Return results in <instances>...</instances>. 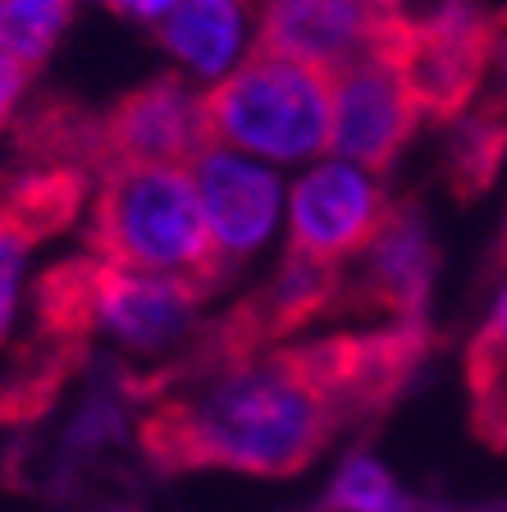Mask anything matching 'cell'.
<instances>
[{"label":"cell","mask_w":507,"mask_h":512,"mask_svg":"<svg viewBox=\"0 0 507 512\" xmlns=\"http://www.w3.org/2000/svg\"><path fill=\"white\" fill-rule=\"evenodd\" d=\"M329 503L343 512H402L407 508L402 490L393 485V476L375 458H352L348 467L338 471Z\"/></svg>","instance_id":"16"},{"label":"cell","mask_w":507,"mask_h":512,"mask_svg":"<svg viewBox=\"0 0 507 512\" xmlns=\"http://www.w3.org/2000/svg\"><path fill=\"white\" fill-rule=\"evenodd\" d=\"M476 101L507 106V5L503 10H489V69H485V87H480Z\"/></svg>","instance_id":"17"},{"label":"cell","mask_w":507,"mask_h":512,"mask_svg":"<svg viewBox=\"0 0 507 512\" xmlns=\"http://www.w3.org/2000/svg\"><path fill=\"white\" fill-rule=\"evenodd\" d=\"M32 78H37V74H28L23 64H14V60H5V55H0V133H10V128H14V119H19V110H23V96H28Z\"/></svg>","instance_id":"18"},{"label":"cell","mask_w":507,"mask_h":512,"mask_svg":"<svg viewBox=\"0 0 507 512\" xmlns=\"http://www.w3.org/2000/svg\"><path fill=\"white\" fill-rule=\"evenodd\" d=\"M425 124H457L485 87L489 69V5L485 0H434L416 10L398 37Z\"/></svg>","instance_id":"5"},{"label":"cell","mask_w":507,"mask_h":512,"mask_svg":"<svg viewBox=\"0 0 507 512\" xmlns=\"http://www.w3.org/2000/svg\"><path fill=\"white\" fill-rule=\"evenodd\" d=\"M393 215V202L375 174L343 165V160H316L288 192V238L284 256L311 261L325 270H348L380 234Z\"/></svg>","instance_id":"6"},{"label":"cell","mask_w":507,"mask_h":512,"mask_svg":"<svg viewBox=\"0 0 507 512\" xmlns=\"http://www.w3.org/2000/svg\"><path fill=\"white\" fill-rule=\"evenodd\" d=\"M78 0H0V55L37 74L74 23Z\"/></svg>","instance_id":"15"},{"label":"cell","mask_w":507,"mask_h":512,"mask_svg":"<svg viewBox=\"0 0 507 512\" xmlns=\"http://www.w3.org/2000/svg\"><path fill=\"white\" fill-rule=\"evenodd\" d=\"M398 37L334 74V138H329V151H334V160L357 165L375 179L393 170L402 147L425 124V110L398 60Z\"/></svg>","instance_id":"7"},{"label":"cell","mask_w":507,"mask_h":512,"mask_svg":"<svg viewBox=\"0 0 507 512\" xmlns=\"http://www.w3.org/2000/svg\"><path fill=\"white\" fill-rule=\"evenodd\" d=\"M494 270H507V220H503V234H498V247H494Z\"/></svg>","instance_id":"20"},{"label":"cell","mask_w":507,"mask_h":512,"mask_svg":"<svg viewBox=\"0 0 507 512\" xmlns=\"http://www.w3.org/2000/svg\"><path fill=\"white\" fill-rule=\"evenodd\" d=\"M256 23L261 0H179L151 32L183 78L211 87L252 51Z\"/></svg>","instance_id":"12"},{"label":"cell","mask_w":507,"mask_h":512,"mask_svg":"<svg viewBox=\"0 0 507 512\" xmlns=\"http://www.w3.org/2000/svg\"><path fill=\"white\" fill-rule=\"evenodd\" d=\"M83 252L101 266L179 279L206 293L229 279L183 165H119L96 174L83 211Z\"/></svg>","instance_id":"3"},{"label":"cell","mask_w":507,"mask_h":512,"mask_svg":"<svg viewBox=\"0 0 507 512\" xmlns=\"http://www.w3.org/2000/svg\"><path fill=\"white\" fill-rule=\"evenodd\" d=\"M430 348V320L279 343L156 394L138 421V444L160 471L297 476L343 430L380 416Z\"/></svg>","instance_id":"1"},{"label":"cell","mask_w":507,"mask_h":512,"mask_svg":"<svg viewBox=\"0 0 507 512\" xmlns=\"http://www.w3.org/2000/svg\"><path fill=\"white\" fill-rule=\"evenodd\" d=\"M188 174L215 256H220L224 275H233L275 234L279 215H284V183L270 165L224 147H206L188 165Z\"/></svg>","instance_id":"10"},{"label":"cell","mask_w":507,"mask_h":512,"mask_svg":"<svg viewBox=\"0 0 507 512\" xmlns=\"http://www.w3.org/2000/svg\"><path fill=\"white\" fill-rule=\"evenodd\" d=\"M96 5H106L110 14H119L124 23H138V28H156L179 0H96Z\"/></svg>","instance_id":"19"},{"label":"cell","mask_w":507,"mask_h":512,"mask_svg":"<svg viewBox=\"0 0 507 512\" xmlns=\"http://www.w3.org/2000/svg\"><path fill=\"white\" fill-rule=\"evenodd\" d=\"M201 119L211 147L275 165L320 160L334 138V78L252 42L220 83L201 87Z\"/></svg>","instance_id":"4"},{"label":"cell","mask_w":507,"mask_h":512,"mask_svg":"<svg viewBox=\"0 0 507 512\" xmlns=\"http://www.w3.org/2000/svg\"><path fill=\"white\" fill-rule=\"evenodd\" d=\"M206 298L211 293L197 284L128 275L87 252L64 256L32 288V343L23 362L69 375L96 339L128 352H160L192 330Z\"/></svg>","instance_id":"2"},{"label":"cell","mask_w":507,"mask_h":512,"mask_svg":"<svg viewBox=\"0 0 507 512\" xmlns=\"http://www.w3.org/2000/svg\"><path fill=\"white\" fill-rule=\"evenodd\" d=\"M462 375L471 398V430L489 448L507 453V288L466 343Z\"/></svg>","instance_id":"13"},{"label":"cell","mask_w":507,"mask_h":512,"mask_svg":"<svg viewBox=\"0 0 507 512\" xmlns=\"http://www.w3.org/2000/svg\"><path fill=\"white\" fill-rule=\"evenodd\" d=\"M434 247L416 211L393 206L375 243L343 270L334 316H384V325H425Z\"/></svg>","instance_id":"11"},{"label":"cell","mask_w":507,"mask_h":512,"mask_svg":"<svg viewBox=\"0 0 507 512\" xmlns=\"http://www.w3.org/2000/svg\"><path fill=\"white\" fill-rule=\"evenodd\" d=\"M412 14V0H261L256 42L334 78L361 55L389 46Z\"/></svg>","instance_id":"8"},{"label":"cell","mask_w":507,"mask_h":512,"mask_svg":"<svg viewBox=\"0 0 507 512\" xmlns=\"http://www.w3.org/2000/svg\"><path fill=\"white\" fill-rule=\"evenodd\" d=\"M503 165H507V106L476 101L457 124H448L444 179L457 202H476L480 192L494 188Z\"/></svg>","instance_id":"14"},{"label":"cell","mask_w":507,"mask_h":512,"mask_svg":"<svg viewBox=\"0 0 507 512\" xmlns=\"http://www.w3.org/2000/svg\"><path fill=\"white\" fill-rule=\"evenodd\" d=\"M92 179L78 170H42V165H10L0 170V343L14 325L28 275V256L42 243L74 229L87 211Z\"/></svg>","instance_id":"9"}]
</instances>
